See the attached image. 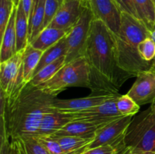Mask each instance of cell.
Returning a JSON list of instances; mask_svg holds the SVG:
<instances>
[{
    "label": "cell",
    "instance_id": "6da1fadb",
    "mask_svg": "<svg viewBox=\"0 0 155 154\" xmlns=\"http://www.w3.org/2000/svg\"><path fill=\"white\" fill-rule=\"evenodd\" d=\"M84 57L89 68L92 91L118 94V89L134 75L119 66L115 35L101 21L94 19Z\"/></svg>",
    "mask_w": 155,
    "mask_h": 154
},
{
    "label": "cell",
    "instance_id": "7a4b0ae2",
    "mask_svg": "<svg viewBox=\"0 0 155 154\" xmlns=\"http://www.w3.org/2000/svg\"><path fill=\"white\" fill-rule=\"evenodd\" d=\"M55 98L29 82L15 101L8 106L1 91L0 136L8 134L10 139L24 135L36 136L44 115L55 111L51 106Z\"/></svg>",
    "mask_w": 155,
    "mask_h": 154
},
{
    "label": "cell",
    "instance_id": "3957f363",
    "mask_svg": "<svg viewBox=\"0 0 155 154\" xmlns=\"http://www.w3.org/2000/svg\"><path fill=\"white\" fill-rule=\"evenodd\" d=\"M148 37H151V32L142 21L123 12L120 29L115 35L118 63L121 69L134 76L144 71L155 70L154 61L142 60L138 51L139 43Z\"/></svg>",
    "mask_w": 155,
    "mask_h": 154
},
{
    "label": "cell",
    "instance_id": "277c9868",
    "mask_svg": "<svg viewBox=\"0 0 155 154\" xmlns=\"http://www.w3.org/2000/svg\"><path fill=\"white\" fill-rule=\"evenodd\" d=\"M37 87L56 97L69 87H86L91 89L90 68L86 57H79L66 63L51 79Z\"/></svg>",
    "mask_w": 155,
    "mask_h": 154
},
{
    "label": "cell",
    "instance_id": "5b68a950",
    "mask_svg": "<svg viewBox=\"0 0 155 154\" xmlns=\"http://www.w3.org/2000/svg\"><path fill=\"white\" fill-rule=\"evenodd\" d=\"M124 142L136 153L155 152V113L151 106L133 118L126 131Z\"/></svg>",
    "mask_w": 155,
    "mask_h": 154
},
{
    "label": "cell",
    "instance_id": "8992f818",
    "mask_svg": "<svg viewBox=\"0 0 155 154\" xmlns=\"http://www.w3.org/2000/svg\"><path fill=\"white\" fill-rule=\"evenodd\" d=\"M25 50V49H24ZM24 51L17 52L6 61L0 63V89L6 98V105L15 101L25 82L23 72Z\"/></svg>",
    "mask_w": 155,
    "mask_h": 154
},
{
    "label": "cell",
    "instance_id": "52a82bcc",
    "mask_svg": "<svg viewBox=\"0 0 155 154\" xmlns=\"http://www.w3.org/2000/svg\"><path fill=\"white\" fill-rule=\"evenodd\" d=\"M93 20L94 15L89 5V1H83L80 18L67 34L65 64L79 57H84L86 42Z\"/></svg>",
    "mask_w": 155,
    "mask_h": 154
},
{
    "label": "cell",
    "instance_id": "ba28073f",
    "mask_svg": "<svg viewBox=\"0 0 155 154\" xmlns=\"http://www.w3.org/2000/svg\"><path fill=\"white\" fill-rule=\"evenodd\" d=\"M133 119V116H121L101 127L87 149L102 145H111L116 147L124 141L125 133Z\"/></svg>",
    "mask_w": 155,
    "mask_h": 154
},
{
    "label": "cell",
    "instance_id": "9c48e42d",
    "mask_svg": "<svg viewBox=\"0 0 155 154\" xmlns=\"http://www.w3.org/2000/svg\"><path fill=\"white\" fill-rule=\"evenodd\" d=\"M120 95H115L103 104L96 107L72 113L74 121L83 120L95 122L100 125H105L118 118L124 116L120 113L117 107V100Z\"/></svg>",
    "mask_w": 155,
    "mask_h": 154
},
{
    "label": "cell",
    "instance_id": "30bf717a",
    "mask_svg": "<svg viewBox=\"0 0 155 154\" xmlns=\"http://www.w3.org/2000/svg\"><path fill=\"white\" fill-rule=\"evenodd\" d=\"M94 19L102 21L114 35L120 31L122 21V10L117 0H90Z\"/></svg>",
    "mask_w": 155,
    "mask_h": 154
},
{
    "label": "cell",
    "instance_id": "8fae6325",
    "mask_svg": "<svg viewBox=\"0 0 155 154\" xmlns=\"http://www.w3.org/2000/svg\"><path fill=\"white\" fill-rule=\"evenodd\" d=\"M127 95L140 107L152 104L155 101V70L139 72Z\"/></svg>",
    "mask_w": 155,
    "mask_h": 154
},
{
    "label": "cell",
    "instance_id": "7c38bea8",
    "mask_svg": "<svg viewBox=\"0 0 155 154\" xmlns=\"http://www.w3.org/2000/svg\"><path fill=\"white\" fill-rule=\"evenodd\" d=\"M117 94H105V95H92L86 98L75 99L61 100L54 98L51 102V108L55 111L62 113H77L82 110L96 107L103 104Z\"/></svg>",
    "mask_w": 155,
    "mask_h": 154
},
{
    "label": "cell",
    "instance_id": "4fadbf2b",
    "mask_svg": "<svg viewBox=\"0 0 155 154\" xmlns=\"http://www.w3.org/2000/svg\"><path fill=\"white\" fill-rule=\"evenodd\" d=\"M83 0H64L48 27L69 32L80 18Z\"/></svg>",
    "mask_w": 155,
    "mask_h": 154
},
{
    "label": "cell",
    "instance_id": "5bb4252c",
    "mask_svg": "<svg viewBox=\"0 0 155 154\" xmlns=\"http://www.w3.org/2000/svg\"><path fill=\"white\" fill-rule=\"evenodd\" d=\"M73 121L74 118L72 113L58 111L45 113L35 137L52 135Z\"/></svg>",
    "mask_w": 155,
    "mask_h": 154
},
{
    "label": "cell",
    "instance_id": "9a60e30c",
    "mask_svg": "<svg viewBox=\"0 0 155 154\" xmlns=\"http://www.w3.org/2000/svg\"><path fill=\"white\" fill-rule=\"evenodd\" d=\"M105 125H100L89 121L76 120L67 124L65 126L61 128L58 131L52 135L77 136L84 138L94 139L97 131Z\"/></svg>",
    "mask_w": 155,
    "mask_h": 154
},
{
    "label": "cell",
    "instance_id": "2e32d148",
    "mask_svg": "<svg viewBox=\"0 0 155 154\" xmlns=\"http://www.w3.org/2000/svg\"><path fill=\"white\" fill-rule=\"evenodd\" d=\"M17 7L15 6L11 15L5 31L1 38L0 49V63L6 61L16 54V32H15V20H16Z\"/></svg>",
    "mask_w": 155,
    "mask_h": 154
},
{
    "label": "cell",
    "instance_id": "e0dca14e",
    "mask_svg": "<svg viewBox=\"0 0 155 154\" xmlns=\"http://www.w3.org/2000/svg\"><path fill=\"white\" fill-rule=\"evenodd\" d=\"M45 0H33L28 19L29 44L42 32L45 16Z\"/></svg>",
    "mask_w": 155,
    "mask_h": 154
},
{
    "label": "cell",
    "instance_id": "ac0fdd59",
    "mask_svg": "<svg viewBox=\"0 0 155 154\" xmlns=\"http://www.w3.org/2000/svg\"><path fill=\"white\" fill-rule=\"evenodd\" d=\"M68 33V32L66 30L48 27L44 29L30 44L33 48L45 51L48 48L57 43Z\"/></svg>",
    "mask_w": 155,
    "mask_h": 154
},
{
    "label": "cell",
    "instance_id": "d6986e66",
    "mask_svg": "<svg viewBox=\"0 0 155 154\" xmlns=\"http://www.w3.org/2000/svg\"><path fill=\"white\" fill-rule=\"evenodd\" d=\"M15 32H16V52H19L24 51L29 44L28 19L20 2L17 6Z\"/></svg>",
    "mask_w": 155,
    "mask_h": 154
},
{
    "label": "cell",
    "instance_id": "ffe728a7",
    "mask_svg": "<svg viewBox=\"0 0 155 154\" xmlns=\"http://www.w3.org/2000/svg\"><path fill=\"white\" fill-rule=\"evenodd\" d=\"M50 136L58 140L66 154H83L93 140L77 136Z\"/></svg>",
    "mask_w": 155,
    "mask_h": 154
},
{
    "label": "cell",
    "instance_id": "44dd1931",
    "mask_svg": "<svg viewBox=\"0 0 155 154\" xmlns=\"http://www.w3.org/2000/svg\"><path fill=\"white\" fill-rule=\"evenodd\" d=\"M43 51L33 48L28 44L23 55V72L25 82L29 83L32 79L36 66L40 61Z\"/></svg>",
    "mask_w": 155,
    "mask_h": 154
},
{
    "label": "cell",
    "instance_id": "7402d4cb",
    "mask_svg": "<svg viewBox=\"0 0 155 154\" xmlns=\"http://www.w3.org/2000/svg\"><path fill=\"white\" fill-rule=\"evenodd\" d=\"M18 154H48L35 136L24 135L11 139Z\"/></svg>",
    "mask_w": 155,
    "mask_h": 154
},
{
    "label": "cell",
    "instance_id": "603a6c76",
    "mask_svg": "<svg viewBox=\"0 0 155 154\" xmlns=\"http://www.w3.org/2000/svg\"><path fill=\"white\" fill-rule=\"evenodd\" d=\"M67 54V35L62 38L60 41L53 45L48 49L43 51L41 57L40 61L36 66L33 76L39 72V70L45 67L47 65L50 64L52 62L55 61L57 59L60 58L62 56H66ZM33 79V78H32Z\"/></svg>",
    "mask_w": 155,
    "mask_h": 154
},
{
    "label": "cell",
    "instance_id": "cb8c5ba5",
    "mask_svg": "<svg viewBox=\"0 0 155 154\" xmlns=\"http://www.w3.org/2000/svg\"><path fill=\"white\" fill-rule=\"evenodd\" d=\"M134 2L138 18L150 31H153L155 26L154 0H134Z\"/></svg>",
    "mask_w": 155,
    "mask_h": 154
},
{
    "label": "cell",
    "instance_id": "d4e9b609",
    "mask_svg": "<svg viewBox=\"0 0 155 154\" xmlns=\"http://www.w3.org/2000/svg\"><path fill=\"white\" fill-rule=\"evenodd\" d=\"M66 56H62L57 59L55 61L47 65L39 70L30 80V83L34 86H39V85L51 79L62 67L65 65Z\"/></svg>",
    "mask_w": 155,
    "mask_h": 154
},
{
    "label": "cell",
    "instance_id": "484cf974",
    "mask_svg": "<svg viewBox=\"0 0 155 154\" xmlns=\"http://www.w3.org/2000/svg\"><path fill=\"white\" fill-rule=\"evenodd\" d=\"M117 107L122 116H134L140 110V106L128 95H120L117 100Z\"/></svg>",
    "mask_w": 155,
    "mask_h": 154
},
{
    "label": "cell",
    "instance_id": "4316f807",
    "mask_svg": "<svg viewBox=\"0 0 155 154\" xmlns=\"http://www.w3.org/2000/svg\"><path fill=\"white\" fill-rule=\"evenodd\" d=\"M15 3L12 0H0V35L2 36L5 31L8 21L10 20Z\"/></svg>",
    "mask_w": 155,
    "mask_h": 154
},
{
    "label": "cell",
    "instance_id": "83f0119b",
    "mask_svg": "<svg viewBox=\"0 0 155 154\" xmlns=\"http://www.w3.org/2000/svg\"><path fill=\"white\" fill-rule=\"evenodd\" d=\"M63 2L64 0H45V16H44L42 30L49 26L55 17L57 12L58 11Z\"/></svg>",
    "mask_w": 155,
    "mask_h": 154
},
{
    "label": "cell",
    "instance_id": "f1b7e54d",
    "mask_svg": "<svg viewBox=\"0 0 155 154\" xmlns=\"http://www.w3.org/2000/svg\"><path fill=\"white\" fill-rule=\"evenodd\" d=\"M139 55L147 62L154 61L155 58V42L151 37L144 39L138 47Z\"/></svg>",
    "mask_w": 155,
    "mask_h": 154
},
{
    "label": "cell",
    "instance_id": "f546056e",
    "mask_svg": "<svg viewBox=\"0 0 155 154\" xmlns=\"http://www.w3.org/2000/svg\"><path fill=\"white\" fill-rule=\"evenodd\" d=\"M48 154H66L60 143L51 136L36 137Z\"/></svg>",
    "mask_w": 155,
    "mask_h": 154
},
{
    "label": "cell",
    "instance_id": "4dcf8cb0",
    "mask_svg": "<svg viewBox=\"0 0 155 154\" xmlns=\"http://www.w3.org/2000/svg\"><path fill=\"white\" fill-rule=\"evenodd\" d=\"M0 154H18L16 147L9 137L0 138Z\"/></svg>",
    "mask_w": 155,
    "mask_h": 154
},
{
    "label": "cell",
    "instance_id": "1f68e13d",
    "mask_svg": "<svg viewBox=\"0 0 155 154\" xmlns=\"http://www.w3.org/2000/svg\"><path fill=\"white\" fill-rule=\"evenodd\" d=\"M83 154H117V149L111 145H102L86 149Z\"/></svg>",
    "mask_w": 155,
    "mask_h": 154
},
{
    "label": "cell",
    "instance_id": "d6a6232c",
    "mask_svg": "<svg viewBox=\"0 0 155 154\" xmlns=\"http://www.w3.org/2000/svg\"><path fill=\"white\" fill-rule=\"evenodd\" d=\"M117 2L123 12H127L135 18H138L134 0H117Z\"/></svg>",
    "mask_w": 155,
    "mask_h": 154
},
{
    "label": "cell",
    "instance_id": "836d02e7",
    "mask_svg": "<svg viewBox=\"0 0 155 154\" xmlns=\"http://www.w3.org/2000/svg\"><path fill=\"white\" fill-rule=\"evenodd\" d=\"M33 0H20V3L22 5L27 19H29V17H30V11H31L32 5H33Z\"/></svg>",
    "mask_w": 155,
    "mask_h": 154
},
{
    "label": "cell",
    "instance_id": "e575fe53",
    "mask_svg": "<svg viewBox=\"0 0 155 154\" xmlns=\"http://www.w3.org/2000/svg\"><path fill=\"white\" fill-rule=\"evenodd\" d=\"M115 148L117 149V154H137L133 152V150L131 148L126 146L124 141L121 143H120Z\"/></svg>",
    "mask_w": 155,
    "mask_h": 154
},
{
    "label": "cell",
    "instance_id": "d590c367",
    "mask_svg": "<svg viewBox=\"0 0 155 154\" xmlns=\"http://www.w3.org/2000/svg\"><path fill=\"white\" fill-rule=\"evenodd\" d=\"M151 38H152L153 40L155 42V29L153 31H151Z\"/></svg>",
    "mask_w": 155,
    "mask_h": 154
},
{
    "label": "cell",
    "instance_id": "8d00e7d4",
    "mask_svg": "<svg viewBox=\"0 0 155 154\" xmlns=\"http://www.w3.org/2000/svg\"><path fill=\"white\" fill-rule=\"evenodd\" d=\"M151 108L153 109V110H154V113H155V101L152 103V104H151Z\"/></svg>",
    "mask_w": 155,
    "mask_h": 154
},
{
    "label": "cell",
    "instance_id": "74e56055",
    "mask_svg": "<svg viewBox=\"0 0 155 154\" xmlns=\"http://www.w3.org/2000/svg\"><path fill=\"white\" fill-rule=\"evenodd\" d=\"M139 154H155V152H144Z\"/></svg>",
    "mask_w": 155,
    "mask_h": 154
},
{
    "label": "cell",
    "instance_id": "f35d334b",
    "mask_svg": "<svg viewBox=\"0 0 155 154\" xmlns=\"http://www.w3.org/2000/svg\"><path fill=\"white\" fill-rule=\"evenodd\" d=\"M19 2H20V0H14V3H15V5L16 6V7L18 5Z\"/></svg>",
    "mask_w": 155,
    "mask_h": 154
},
{
    "label": "cell",
    "instance_id": "ab89813d",
    "mask_svg": "<svg viewBox=\"0 0 155 154\" xmlns=\"http://www.w3.org/2000/svg\"><path fill=\"white\" fill-rule=\"evenodd\" d=\"M154 66H155V58H154Z\"/></svg>",
    "mask_w": 155,
    "mask_h": 154
},
{
    "label": "cell",
    "instance_id": "60d3db41",
    "mask_svg": "<svg viewBox=\"0 0 155 154\" xmlns=\"http://www.w3.org/2000/svg\"><path fill=\"white\" fill-rule=\"evenodd\" d=\"M83 1H90V0H83Z\"/></svg>",
    "mask_w": 155,
    "mask_h": 154
},
{
    "label": "cell",
    "instance_id": "b9f144b4",
    "mask_svg": "<svg viewBox=\"0 0 155 154\" xmlns=\"http://www.w3.org/2000/svg\"><path fill=\"white\" fill-rule=\"evenodd\" d=\"M154 29H155V26H154Z\"/></svg>",
    "mask_w": 155,
    "mask_h": 154
},
{
    "label": "cell",
    "instance_id": "7bdbcfd3",
    "mask_svg": "<svg viewBox=\"0 0 155 154\" xmlns=\"http://www.w3.org/2000/svg\"><path fill=\"white\" fill-rule=\"evenodd\" d=\"M137 154H139V153H137Z\"/></svg>",
    "mask_w": 155,
    "mask_h": 154
},
{
    "label": "cell",
    "instance_id": "ee69618b",
    "mask_svg": "<svg viewBox=\"0 0 155 154\" xmlns=\"http://www.w3.org/2000/svg\"><path fill=\"white\" fill-rule=\"evenodd\" d=\"M154 2H155V0H154Z\"/></svg>",
    "mask_w": 155,
    "mask_h": 154
}]
</instances>
